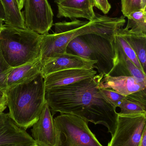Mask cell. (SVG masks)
Returning a JSON list of instances; mask_svg holds the SVG:
<instances>
[{
  "label": "cell",
  "mask_w": 146,
  "mask_h": 146,
  "mask_svg": "<svg viewBox=\"0 0 146 146\" xmlns=\"http://www.w3.org/2000/svg\"><path fill=\"white\" fill-rule=\"evenodd\" d=\"M103 77V74H97L70 85L45 88V101L53 115L72 114L88 122L102 124L112 136L118 113L99 92L98 86Z\"/></svg>",
  "instance_id": "obj_1"
},
{
  "label": "cell",
  "mask_w": 146,
  "mask_h": 146,
  "mask_svg": "<svg viewBox=\"0 0 146 146\" xmlns=\"http://www.w3.org/2000/svg\"><path fill=\"white\" fill-rule=\"evenodd\" d=\"M125 17H111L96 13L93 20H74L54 24L55 33L42 35L40 58L41 62L67 53L69 43L76 37L93 33L101 36L111 42L114 40L115 33L124 26Z\"/></svg>",
  "instance_id": "obj_2"
},
{
  "label": "cell",
  "mask_w": 146,
  "mask_h": 146,
  "mask_svg": "<svg viewBox=\"0 0 146 146\" xmlns=\"http://www.w3.org/2000/svg\"><path fill=\"white\" fill-rule=\"evenodd\" d=\"M7 106L10 117L25 129L38 120L45 103V87L41 73L31 81L7 89Z\"/></svg>",
  "instance_id": "obj_3"
},
{
  "label": "cell",
  "mask_w": 146,
  "mask_h": 146,
  "mask_svg": "<svg viewBox=\"0 0 146 146\" xmlns=\"http://www.w3.org/2000/svg\"><path fill=\"white\" fill-rule=\"evenodd\" d=\"M42 35L28 30L3 25L0 33V50L14 68L40 58Z\"/></svg>",
  "instance_id": "obj_4"
},
{
  "label": "cell",
  "mask_w": 146,
  "mask_h": 146,
  "mask_svg": "<svg viewBox=\"0 0 146 146\" xmlns=\"http://www.w3.org/2000/svg\"><path fill=\"white\" fill-rule=\"evenodd\" d=\"M57 146H103L88 127V122L69 114L54 118Z\"/></svg>",
  "instance_id": "obj_5"
},
{
  "label": "cell",
  "mask_w": 146,
  "mask_h": 146,
  "mask_svg": "<svg viewBox=\"0 0 146 146\" xmlns=\"http://www.w3.org/2000/svg\"><path fill=\"white\" fill-rule=\"evenodd\" d=\"M146 126V114H118L115 132L107 146H139Z\"/></svg>",
  "instance_id": "obj_6"
},
{
  "label": "cell",
  "mask_w": 146,
  "mask_h": 146,
  "mask_svg": "<svg viewBox=\"0 0 146 146\" xmlns=\"http://www.w3.org/2000/svg\"><path fill=\"white\" fill-rule=\"evenodd\" d=\"M26 28L41 35L49 33L53 25V11L48 0H24Z\"/></svg>",
  "instance_id": "obj_7"
},
{
  "label": "cell",
  "mask_w": 146,
  "mask_h": 146,
  "mask_svg": "<svg viewBox=\"0 0 146 146\" xmlns=\"http://www.w3.org/2000/svg\"><path fill=\"white\" fill-rule=\"evenodd\" d=\"M97 62L94 65L99 74L107 75L114 66L115 49L114 43L101 36L93 33L81 35Z\"/></svg>",
  "instance_id": "obj_8"
},
{
  "label": "cell",
  "mask_w": 146,
  "mask_h": 146,
  "mask_svg": "<svg viewBox=\"0 0 146 146\" xmlns=\"http://www.w3.org/2000/svg\"><path fill=\"white\" fill-rule=\"evenodd\" d=\"M96 61L82 58L70 53L59 55L42 62L41 74L43 78L46 76L63 70L70 69H93Z\"/></svg>",
  "instance_id": "obj_9"
},
{
  "label": "cell",
  "mask_w": 146,
  "mask_h": 146,
  "mask_svg": "<svg viewBox=\"0 0 146 146\" xmlns=\"http://www.w3.org/2000/svg\"><path fill=\"white\" fill-rule=\"evenodd\" d=\"M31 133L36 144L41 146H57V136L53 115L45 101L39 118L33 125Z\"/></svg>",
  "instance_id": "obj_10"
},
{
  "label": "cell",
  "mask_w": 146,
  "mask_h": 146,
  "mask_svg": "<svg viewBox=\"0 0 146 146\" xmlns=\"http://www.w3.org/2000/svg\"><path fill=\"white\" fill-rule=\"evenodd\" d=\"M36 144L32 137L17 125L9 113H0V146L12 145H31Z\"/></svg>",
  "instance_id": "obj_11"
},
{
  "label": "cell",
  "mask_w": 146,
  "mask_h": 146,
  "mask_svg": "<svg viewBox=\"0 0 146 146\" xmlns=\"http://www.w3.org/2000/svg\"><path fill=\"white\" fill-rule=\"evenodd\" d=\"M57 7V17L71 21L85 19L91 21L96 17L93 0H55Z\"/></svg>",
  "instance_id": "obj_12"
},
{
  "label": "cell",
  "mask_w": 146,
  "mask_h": 146,
  "mask_svg": "<svg viewBox=\"0 0 146 146\" xmlns=\"http://www.w3.org/2000/svg\"><path fill=\"white\" fill-rule=\"evenodd\" d=\"M97 74L93 69H70L50 74L44 78L45 88L70 85L85 79L93 77Z\"/></svg>",
  "instance_id": "obj_13"
},
{
  "label": "cell",
  "mask_w": 146,
  "mask_h": 146,
  "mask_svg": "<svg viewBox=\"0 0 146 146\" xmlns=\"http://www.w3.org/2000/svg\"><path fill=\"white\" fill-rule=\"evenodd\" d=\"M98 88H111L120 94L127 96L146 88V83L132 76L106 75L99 82Z\"/></svg>",
  "instance_id": "obj_14"
},
{
  "label": "cell",
  "mask_w": 146,
  "mask_h": 146,
  "mask_svg": "<svg viewBox=\"0 0 146 146\" xmlns=\"http://www.w3.org/2000/svg\"><path fill=\"white\" fill-rule=\"evenodd\" d=\"M42 67L39 58L33 62L13 68L7 79V89L31 81L41 73Z\"/></svg>",
  "instance_id": "obj_15"
},
{
  "label": "cell",
  "mask_w": 146,
  "mask_h": 146,
  "mask_svg": "<svg viewBox=\"0 0 146 146\" xmlns=\"http://www.w3.org/2000/svg\"><path fill=\"white\" fill-rule=\"evenodd\" d=\"M107 75L111 76H132L143 83H146L145 73L138 68L127 56L115 50L114 66Z\"/></svg>",
  "instance_id": "obj_16"
},
{
  "label": "cell",
  "mask_w": 146,
  "mask_h": 146,
  "mask_svg": "<svg viewBox=\"0 0 146 146\" xmlns=\"http://www.w3.org/2000/svg\"><path fill=\"white\" fill-rule=\"evenodd\" d=\"M117 32L133 49L139 59L144 72L146 73V36L137 35L126 28H118Z\"/></svg>",
  "instance_id": "obj_17"
},
{
  "label": "cell",
  "mask_w": 146,
  "mask_h": 146,
  "mask_svg": "<svg viewBox=\"0 0 146 146\" xmlns=\"http://www.w3.org/2000/svg\"><path fill=\"white\" fill-rule=\"evenodd\" d=\"M119 107L120 115L146 114V88L126 96Z\"/></svg>",
  "instance_id": "obj_18"
},
{
  "label": "cell",
  "mask_w": 146,
  "mask_h": 146,
  "mask_svg": "<svg viewBox=\"0 0 146 146\" xmlns=\"http://www.w3.org/2000/svg\"><path fill=\"white\" fill-rule=\"evenodd\" d=\"M6 15L5 25L25 29L23 13L18 5L17 0H1Z\"/></svg>",
  "instance_id": "obj_19"
},
{
  "label": "cell",
  "mask_w": 146,
  "mask_h": 146,
  "mask_svg": "<svg viewBox=\"0 0 146 146\" xmlns=\"http://www.w3.org/2000/svg\"><path fill=\"white\" fill-rule=\"evenodd\" d=\"M127 18L128 22L125 28L137 35L146 36V11L141 10L133 12Z\"/></svg>",
  "instance_id": "obj_20"
},
{
  "label": "cell",
  "mask_w": 146,
  "mask_h": 146,
  "mask_svg": "<svg viewBox=\"0 0 146 146\" xmlns=\"http://www.w3.org/2000/svg\"><path fill=\"white\" fill-rule=\"evenodd\" d=\"M67 52L87 60L95 61L87 44L81 36L76 37L69 43Z\"/></svg>",
  "instance_id": "obj_21"
},
{
  "label": "cell",
  "mask_w": 146,
  "mask_h": 146,
  "mask_svg": "<svg viewBox=\"0 0 146 146\" xmlns=\"http://www.w3.org/2000/svg\"><path fill=\"white\" fill-rule=\"evenodd\" d=\"M113 43L116 50L127 56L138 68L144 72L142 66L137 58L136 54L126 40L120 36L116 31L114 36Z\"/></svg>",
  "instance_id": "obj_22"
},
{
  "label": "cell",
  "mask_w": 146,
  "mask_h": 146,
  "mask_svg": "<svg viewBox=\"0 0 146 146\" xmlns=\"http://www.w3.org/2000/svg\"><path fill=\"white\" fill-rule=\"evenodd\" d=\"M99 91L104 99L116 108L119 107L126 97L117 92L111 88H99Z\"/></svg>",
  "instance_id": "obj_23"
},
{
  "label": "cell",
  "mask_w": 146,
  "mask_h": 146,
  "mask_svg": "<svg viewBox=\"0 0 146 146\" xmlns=\"http://www.w3.org/2000/svg\"><path fill=\"white\" fill-rule=\"evenodd\" d=\"M13 68L3 58L0 50V88L6 91L7 89V79Z\"/></svg>",
  "instance_id": "obj_24"
},
{
  "label": "cell",
  "mask_w": 146,
  "mask_h": 146,
  "mask_svg": "<svg viewBox=\"0 0 146 146\" xmlns=\"http://www.w3.org/2000/svg\"><path fill=\"white\" fill-rule=\"evenodd\" d=\"M141 10H142L141 0H121V11L124 17Z\"/></svg>",
  "instance_id": "obj_25"
},
{
  "label": "cell",
  "mask_w": 146,
  "mask_h": 146,
  "mask_svg": "<svg viewBox=\"0 0 146 146\" xmlns=\"http://www.w3.org/2000/svg\"><path fill=\"white\" fill-rule=\"evenodd\" d=\"M93 6L101 10L105 14L109 13L111 9V5L108 0H93Z\"/></svg>",
  "instance_id": "obj_26"
},
{
  "label": "cell",
  "mask_w": 146,
  "mask_h": 146,
  "mask_svg": "<svg viewBox=\"0 0 146 146\" xmlns=\"http://www.w3.org/2000/svg\"><path fill=\"white\" fill-rule=\"evenodd\" d=\"M7 94L6 91L0 88V113H3L7 108Z\"/></svg>",
  "instance_id": "obj_27"
},
{
  "label": "cell",
  "mask_w": 146,
  "mask_h": 146,
  "mask_svg": "<svg viewBox=\"0 0 146 146\" xmlns=\"http://www.w3.org/2000/svg\"><path fill=\"white\" fill-rule=\"evenodd\" d=\"M5 19H6V15H5V10H4L2 3L0 0V20L3 21V22H4Z\"/></svg>",
  "instance_id": "obj_28"
},
{
  "label": "cell",
  "mask_w": 146,
  "mask_h": 146,
  "mask_svg": "<svg viewBox=\"0 0 146 146\" xmlns=\"http://www.w3.org/2000/svg\"><path fill=\"white\" fill-rule=\"evenodd\" d=\"M17 1L20 9L21 10L24 7V0H17Z\"/></svg>",
  "instance_id": "obj_29"
},
{
  "label": "cell",
  "mask_w": 146,
  "mask_h": 146,
  "mask_svg": "<svg viewBox=\"0 0 146 146\" xmlns=\"http://www.w3.org/2000/svg\"><path fill=\"white\" fill-rule=\"evenodd\" d=\"M141 4L142 10L146 11V0H141Z\"/></svg>",
  "instance_id": "obj_30"
},
{
  "label": "cell",
  "mask_w": 146,
  "mask_h": 146,
  "mask_svg": "<svg viewBox=\"0 0 146 146\" xmlns=\"http://www.w3.org/2000/svg\"><path fill=\"white\" fill-rule=\"evenodd\" d=\"M32 145H21V144H12V145H7L2 146H31Z\"/></svg>",
  "instance_id": "obj_31"
},
{
  "label": "cell",
  "mask_w": 146,
  "mask_h": 146,
  "mask_svg": "<svg viewBox=\"0 0 146 146\" xmlns=\"http://www.w3.org/2000/svg\"><path fill=\"white\" fill-rule=\"evenodd\" d=\"M3 21L0 20V33H1V31L2 29L3 26Z\"/></svg>",
  "instance_id": "obj_32"
},
{
  "label": "cell",
  "mask_w": 146,
  "mask_h": 146,
  "mask_svg": "<svg viewBox=\"0 0 146 146\" xmlns=\"http://www.w3.org/2000/svg\"><path fill=\"white\" fill-rule=\"evenodd\" d=\"M31 146H40V145H37V144H34V145H32Z\"/></svg>",
  "instance_id": "obj_33"
}]
</instances>
